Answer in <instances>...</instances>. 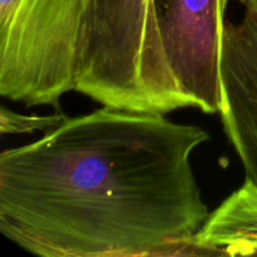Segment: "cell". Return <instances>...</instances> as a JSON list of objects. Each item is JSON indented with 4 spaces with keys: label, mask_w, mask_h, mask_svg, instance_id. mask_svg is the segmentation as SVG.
Segmentation results:
<instances>
[{
    "label": "cell",
    "mask_w": 257,
    "mask_h": 257,
    "mask_svg": "<svg viewBox=\"0 0 257 257\" xmlns=\"http://www.w3.org/2000/svg\"><path fill=\"white\" fill-rule=\"evenodd\" d=\"M202 255H257V186L245 180L212 213L195 238Z\"/></svg>",
    "instance_id": "8992f818"
},
{
    "label": "cell",
    "mask_w": 257,
    "mask_h": 257,
    "mask_svg": "<svg viewBox=\"0 0 257 257\" xmlns=\"http://www.w3.org/2000/svg\"><path fill=\"white\" fill-rule=\"evenodd\" d=\"M238 22H227L221 42L220 113L223 131L257 186V0H236Z\"/></svg>",
    "instance_id": "5b68a950"
},
{
    "label": "cell",
    "mask_w": 257,
    "mask_h": 257,
    "mask_svg": "<svg viewBox=\"0 0 257 257\" xmlns=\"http://www.w3.org/2000/svg\"><path fill=\"white\" fill-rule=\"evenodd\" d=\"M65 119L64 115L55 114L48 117L38 115H22L12 112L5 107L0 113V130L2 135H18V133H29L44 128H54Z\"/></svg>",
    "instance_id": "52a82bcc"
},
{
    "label": "cell",
    "mask_w": 257,
    "mask_h": 257,
    "mask_svg": "<svg viewBox=\"0 0 257 257\" xmlns=\"http://www.w3.org/2000/svg\"><path fill=\"white\" fill-rule=\"evenodd\" d=\"M205 130L105 107L0 155V232L42 257L198 253L210 212L192 156Z\"/></svg>",
    "instance_id": "6da1fadb"
},
{
    "label": "cell",
    "mask_w": 257,
    "mask_h": 257,
    "mask_svg": "<svg viewBox=\"0 0 257 257\" xmlns=\"http://www.w3.org/2000/svg\"><path fill=\"white\" fill-rule=\"evenodd\" d=\"M83 0H0V94L27 107L74 90Z\"/></svg>",
    "instance_id": "3957f363"
},
{
    "label": "cell",
    "mask_w": 257,
    "mask_h": 257,
    "mask_svg": "<svg viewBox=\"0 0 257 257\" xmlns=\"http://www.w3.org/2000/svg\"><path fill=\"white\" fill-rule=\"evenodd\" d=\"M74 90L105 107L171 112L186 99L163 50L155 0H83Z\"/></svg>",
    "instance_id": "7a4b0ae2"
},
{
    "label": "cell",
    "mask_w": 257,
    "mask_h": 257,
    "mask_svg": "<svg viewBox=\"0 0 257 257\" xmlns=\"http://www.w3.org/2000/svg\"><path fill=\"white\" fill-rule=\"evenodd\" d=\"M230 0H155L158 30L171 70L193 108L221 105V42Z\"/></svg>",
    "instance_id": "277c9868"
}]
</instances>
